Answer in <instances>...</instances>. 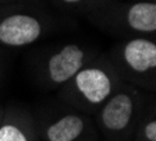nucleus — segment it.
<instances>
[{
  "label": "nucleus",
  "mask_w": 156,
  "mask_h": 141,
  "mask_svg": "<svg viewBox=\"0 0 156 141\" xmlns=\"http://www.w3.org/2000/svg\"><path fill=\"white\" fill-rule=\"evenodd\" d=\"M58 28L60 20L39 0L0 6V48L18 49L35 45Z\"/></svg>",
  "instance_id": "f257e3e1"
},
{
  "label": "nucleus",
  "mask_w": 156,
  "mask_h": 141,
  "mask_svg": "<svg viewBox=\"0 0 156 141\" xmlns=\"http://www.w3.org/2000/svg\"><path fill=\"white\" fill-rule=\"evenodd\" d=\"M123 82L109 55L102 53L58 89L67 103L82 113L95 115Z\"/></svg>",
  "instance_id": "f03ea898"
},
{
  "label": "nucleus",
  "mask_w": 156,
  "mask_h": 141,
  "mask_svg": "<svg viewBox=\"0 0 156 141\" xmlns=\"http://www.w3.org/2000/svg\"><path fill=\"white\" fill-rule=\"evenodd\" d=\"M146 92L123 82L113 95L98 109V127L107 141H130L146 112Z\"/></svg>",
  "instance_id": "7ed1b4c3"
},
{
  "label": "nucleus",
  "mask_w": 156,
  "mask_h": 141,
  "mask_svg": "<svg viewBox=\"0 0 156 141\" xmlns=\"http://www.w3.org/2000/svg\"><path fill=\"white\" fill-rule=\"evenodd\" d=\"M95 27L116 38H156V3L151 0H119L88 17Z\"/></svg>",
  "instance_id": "20e7f679"
},
{
  "label": "nucleus",
  "mask_w": 156,
  "mask_h": 141,
  "mask_svg": "<svg viewBox=\"0 0 156 141\" xmlns=\"http://www.w3.org/2000/svg\"><path fill=\"white\" fill-rule=\"evenodd\" d=\"M124 82L156 91V38H124L107 52Z\"/></svg>",
  "instance_id": "39448f33"
},
{
  "label": "nucleus",
  "mask_w": 156,
  "mask_h": 141,
  "mask_svg": "<svg viewBox=\"0 0 156 141\" xmlns=\"http://www.w3.org/2000/svg\"><path fill=\"white\" fill-rule=\"evenodd\" d=\"M98 55L96 48L81 42H66L43 50L36 57V81L48 89L62 88Z\"/></svg>",
  "instance_id": "423d86ee"
},
{
  "label": "nucleus",
  "mask_w": 156,
  "mask_h": 141,
  "mask_svg": "<svg viewBox=\"0 0 156 141\" xmlns=\"http://www.w3.org/2000/svg\"><path fill=\"white\" fill-rule=\"evenodd\" d=\"M91 120L85 113L68 112L38 127L39 141H78L91 136Z\"/></svg>",
  "instance_id": "0eeeda50"
},
{
  "label": "nucleus",
  "mask_w": 156,
  "mask_h": 141,
  "mask_svg": "<svg viewBox=\"0 0 156 141\" xmlns=\"http://www.w3.org/2000/svg\"><path fill=\"white\" fill-rule=\"evenodd\" d=\"M0 141H39L35 119L25 109L18 106L4 108Z\"/></svg>",
  "instance_id": "6e6552de"
},
{
  "label": "nucleus",
  "mask_w": 156,
  "mask_h": 141,
  "mask_svg": "<svg viewBox=\"0 0 156 141\" xmlns=\"http://www.w3.org/2000/svg\"><path fill=\"white\" fill-rule=\"evenodd\" d=\"M56 7L70 14L89 17L119 0H52Z\"/></svg>",
  "instance_id": "1a4fd4ad"
},
{
  "label": "nucleus",
  "mask_w": 156,
  "mask_h": 141,
  "mask_svg": "<svg viewBox=\"0 0 156 141\" xmlns=\"http://www.w3.org/2000/svg\"><path fill=\"white\" fill-rule=\"evenodd\" d=\"M134 137V141H156V109L152 113H144Z\"/></svg>",
  "instance_id": "9d476101"
},
{
  "label": "nucleus",
  "mask_w": 156,
  "mask_h": 141,
  "mask_svg": "<svg viewBox=\"0 0 156 141\" xmlns=\"http://www.w3.org/2000/svg\"><path fill=\"white\" fill-rule=\"evenodd\" d=\"M3 116H4V108L3 106H0V126L3 123Z\"/></svg>",
  "instance_id": "9b49d317"
},
{
  "label": "nucleus",
  "mask_w": 156,
  "mask_h": 141,
  "mask_svg": "<svg viewBox=\"0 0 156 141\" xmlns=\"http://www.w3.org/2000/svg\"><path fill=\"white\" fill-rule=\"evenodd\" d=\"M13 2H21V0H0V6H2V4H7V3H13Z\"/></svg>",
  "instance_id": "f8f14e48"
},
{
  "label": "nucleus",
  "mask_w": 156,
  "mask_h": 141,
  "mask_svg": "<svg viewBox=\"0 0 156 141\" xmlns=\"http://www.w3.org/2000/svg\"><path fill=\"white\" fill-rule=\"evenodd\" d=\"M78 141H95L94 137H91V136H87V137L81 138V140H78Z\"/></svg>",
  "instance_id": "ddd939ff"
},
{
  "label": "nucleus",
  "mask_w": 156,
  "mask_h": 141,
  "mask_svg": "<svg viewBox=\"0 0 156 141\" xmlns=\"http://www.w3.org/2000/svg\"><path fill=\"white\" fill-rule=\"evenodd\" d=\"M2 49V48H0ZM0 76H2V53H0Z\"/></svg>",
  "instance_id": "4468645a"
},
{
  "label": "nucleus",
  "mask_w": 156,
  "mask_h": 141,
  "mask_svg": "<svg viewBox=\"0 0 156 141\" xmlns=\"http://www.w3.org/2000/svg\"><path fill=\"white\" fill-rule=\"evenodd\" d=\"M151 2H155V3H156V0H151Z\"/></svg>",
  "instance_id": "2eb2a0df"
}]
</instances>
